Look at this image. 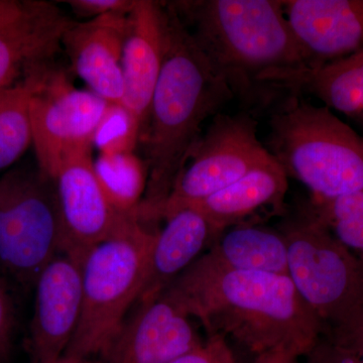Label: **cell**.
I'll list each match as a JSON object with an SVG mask.
<instances>
[{
  "instance_id": "4fadbf2b",
  "label": "cell",
  "mask_w": 363,
  "mask_h": 363,
  "mask_svg": "<svg viewBox=\"0 0 363 363\" xmlns=\"http://www.w3.org/2000/svg\"><path fill=\"white\" fill-rule=\"evenodd\" d=\"M128 21V14L116 13L82 23L71 21L62 37L73 71L108 104H123L121 60Z\"/></svg>"
},
{
  "instance_id": "3957f363",
  "label": "cell",
  "mask_w": 363,
  "mask_h": 363,
  "mask_svg": "<svg viewBox=\"0 0 363 363\" xmlns=\"http://www.w3.org/2000/svg\"><path fill=\"white\" fill-rule=\"evenodd\" d=\"M212 66L236 95H257L269 71L311 66L281 0H182L169 2Z\"/></svg>"
},
{
  "instance_id": "8992f818",
  "label": "cell",
  "mask_w": 363,
  "mask_h": 363,
  "mask_svg": "<svg viewBox=\"0 0 363 363\" xmlns=\"http://www.w3.org/2000/svg\"><path fill=\"white\" fill-rule=\"evenodd\" d=\"M279 230L288 250L289 278L328 335L363 306V264L308 205Z\"/></svg>"
},
{
  "instance_id": "4316f807",
  "label": "cell",
  "mask_w": 363,
  "mask_h": 363,
  "mask_svg": "<svg viewBox=\"0 0 363 363\" xmlns=\"http://www.w3.org/2000/svg\"><path fill=\"white\" fill-rule=\"evenodd\" d=\"M323 336L363 363V306L347 323Z\"/></svg>"
},
{
  "instance_id": "2e32d148",
  "label": "cell",
  "mask_w": 363,
  "mask_h": 363,
  "mask_svg": "<svg viewBox=\"0 0 363 363\" xmlns=\"http://www.w3.org/2000/svg\"><path fill=\"white\" fill-rule=\"evenodd\" d=\"M262 95L313 96L324 106L363 124V49L321 65L269 71L257 79Z\"/></svg>"
},
{
  "instance_id": "277c9868",
  "label": "cell",
  "mask_w": 363,
  "mask_h": 363,
  "mask_svg": "<svg viewBox=\"0 0 363 363\" xmlns=\"http://www.w3.org/2000/svg\"><path fill=\"white\" fill-rule=\"evenodd\" d=\"M267 123V152L312 199L363 191V136L328 107L288 94Z\"/></svg>"
},
{
  "instance_id": "5bb4252c",
  "label": "cell",
  "mask_w": 363,
  "mask_h": 363,
  "mask_svg": "<svg viewBox=\"0 0 363 363\" xmlns=\"http://www.w3.org/2000/svg\"><path fill=\"white\" fill-rule=\"evenodd\" d=\"M167 38L164 2L138 0L128 14L124 39L123 105L138 119L147 131L150 102L164 63Z\"/></svg>"
},
{
  "instance_id": "30bf717a",
  "label": "cell",
  "mask_w": 363,
  "mask_h": 363,
  "mask_svg": "<svg viewBox=\"0 0 363 363\" xmlns=\"http://www.w3.org/2000/svg\"><path fill=\"white\" fill-rule=\"evenodd\" d=\"M193 318L169 290L135 303L99 355L101 363H171L204 341Z\"/></svg>"
},
{
  "instance_id": "7c38bea8",
  "label": "cell",
  "mask_w": 363,
  "mask_h": 363,
  "mask_svg": "<svg viewBox=\"0 0 363 363\" xmlns=\"http://www.w3.org/2000/svg\"><path fill=\"white\" fill-rule=\"evenodd\" d=\"M82 262L60 252L35 281L30 363H56L70 345L82 313Z\"/></svg>"
},
{
  "instance_id": "8fae6325",
  "label": "cell",
  "mask_w": 363,
  "mask_h": 363,
  "mask_svg": "<svg viewBox=\"0 0 363 363\" xmlns=\"http://www.w3.org/2000/svg\"><path fill=\"white\" fill-rule=\"evenodd\" d=\"M52 179L58 198L62 252L83 260L126 219L136 217L118 213L108 201L95 174L91 150L67 157Z\"/></svg>"
},
{
  "instance_id": "9a60e30c",
  "label": "cell",
  "mask_w": 363,
  "mask_h": 363,
  "mask_svg": "<svg viewBox=\"0 0 363 363\" xmlns=\"http://www.w3.org/2000/svg\"><path fill=\"white\" fill-rule=\"evenodd\" d=\"M294 33L321 65L363 49V0H281Z\"/></svg>"
},
{
  "instance_id": "f546056e",
  "label": "cell",
  "mask_w": 363,
  "mask_h": 363,
  "mask_svg": "<svg viewBox=\"0 0 363 363\" xmlns=\"http://www.w3.org/2000/svg\"><path fill=\"white\" fill-rule=\"evenodd\" d=\"M28 0H0V28L18 18L25 11Z\"/></svg>"
},
{
  "instance_id": "9c48e42d",
  "label": "cell",
  "mask_w": 363,
  "mask_h": 363,
  "mask_svg": "<svg viewBox=\"0 0 363 363\" xmlns=\"http://www.w3.org/2000/svg\"><path fill=\"white\" fill-rule=\"evenodd\" d=\"M30 101L33 145L38 168L52 178L67 157L91 150L108 102L91 90L74 87L52 62L33 69Z\"/></svg>"
},
{
  "instance_id": "4dcf8cb0",
  "label": "cell",
  "mask_w": 363,
  "mask_h": 363,
  "mask_svg": "<svg viewBox=\"0 0 363 363\" xmlns=\"http://www.w3.org/2000/svg\"><path fill=\"white\" fill-rule=\"evenodd\" d=\"M298 358L288 352H272L255 358V363H298Z\"/></svg>"
},
{
  "instance_id": "7402d4cb",
  "label": "cell",
  "mask_w": 363,
  "mask_h": 363,
  "mask_svg": "<svg viewBox=\"0 0 363 363\" xmlns=\"http://www.w3.org/2000/svg\"><path fill=\"white\" fill-rule=\"evenodd\" d=\"M35 89L32 72L13 87L0 91V171L13 164L33 143L30 101Z\"/></svg>"
},
{
  "instance_id": "d6986e66",
  "label": "cell",
  "mask_w": 363,
  "mask_h": 363,
  "mask_svg": "<svg viewBox=\"0 0 363 363\" xmlns=\"http://www.w3.org/2000/svg\"><path fill=\"white\" fill-rule=\"evenodd\" d=\"M288 186L285 171L271 157L220 192L189 208L204 215L220 235L230 227L247 223L259 210L283 202Z\"/></svg>"
},
{
  "instance_id": "d4e9b609",
  "label": "cell",
  "mask_w": 363,
  "mask_h": 363,
  "mask_svg": "<svg viewBox=\"0 0 363 363\" xmlns=\"http://www.w3.org/2000/svg\"><path fill=\"white\" fill-rule=\"evenodd\" d=\"M16 322L13 297L0 272V363H6L11 357Z\"/></svg>"
},
{
  "instance_id": "44dd1931",
  "label": "cell",
  "mask_w": 363,
  "mask_h": 363,
  "mask_svg": "<svg viewBox=\"0 0 363 363\" xmlns=\"http://www.w3.org/2000/svg\"><path fill=\"white\" fill-rule=\"evenodd\" d=\"M95 174L108 201L118 213L138 217L149 180V168L135 152L99 154Z\"/></svg>"
},
{
  "instance_id": "484cf974",
  "label": "cell",
  "mask_w": 363,
  "mask_h": 363,
  "mask_svg": "<svg viewBox=\"0 0 363 363\" xmlns=\"http://www.w3.org/2000/svg\"><path fill=\"white\" fill-rule=\"evenodd\" d=\"M171 363H235V360L226 339L215 335Z\"/></svg>"
},
{
  "instance_id": "6da1fadb",
  "label": "cell",
  "mask_w": 363,
  "mask_h": 363,
  "mask_svg": "<svg viewBox=\"0 0 363 363\" xmlns=\"http://www.w3.org/2000/svg\"><path fill=\"white\" fill-rule=\"evenodd\" d=\"M167 290L209 336L231 339L255 358L306 357L323 327L285 274L220 269L200 257Z\"/></svg>"
},
{
  "instance_id": "e0dca14e",
  "label": "cell",
  "mask_w": 363,
  "mask_h": 363,
  "mask_svg": "<svg viewBox=\"0 0 363 363\" xmlns=\"http://www.w3.org/2000/svg\"><path fill=\"white\" fill-rule=\"evenodd\" d=\"M71 21L55 4L28 0L23 13L0 28V91L52 61Z\"/></svg>"
},
{
  "instance_id": "83f0119b",
  "label": "cell",
  "mask_w": 363,
  "mask_h": 363,
  "mask_svg": "<svg viewBox=\"0 0 363 363\" xmlns=\"http://www.w3.org/2000/svg\"><path fill=\"white\" fill-rule=\"evenodd\" d=\"M65 4L77 16L91 20L105 14H130L138 0H68Z\"/></svg>"
},
{
  "instance_id": "ba28073f",
  "label": "cell",
  "mask_w": 363,
  "mask_h": 363,
  "mask_svg": "<svg viewBox=\"0 0 363 363\" xmlns=\"http://www.w3.org/2000/svg\"><path fill=\"white\" fill-rule=\"evenodd\" d=\"M257 130L259 123L250 112L216 114L190 152L157 221L220 192L269 159Z\"/></svg>"
},
{
  "instance_id": "f1b7e54d",
  "label": "cell",
  "mask_w": 363,
  "mask_h": 363,
  "mask_svg": "<svg viewBox=\"0 0 363 363\" xmlns=\"http://www.w3.org/2000/svg\"><path fill=\"white\" fill-rule=\"evenodd\" d=\"M306 357L307 363H360L357 357L323 335Z\"/></svg>"
},
{
  "instance_id": "1f68e13d",
  "label": "cell",
  "mask_w": 363,
  "mask_h": 363,
  "mask_svg": "<svg viewBox=\"0 0 363 363\" xmlns=\"http://www.w3.org/2000/svg\"><path fill=\"white\" fill-rule=\"evenodd\" d=\"M56 363H101L100 362H95V360L91 359V358H78L66 357L64 355L63 357L60 358L58 362Z\"/></svg>"
},
{
  "instance_id": "ac0fdd59",
  "label": "cell",
  "mask_w": 363,
  "mask_h": 363,
  "mask_svg": "<svg viewBox=\"0 0 363 363\" xmlns=\"http://www.w3.org/2000/svg\"><path fill=\"white\" fill-rule=\"evenodd\" d=\"M164 222L150 247L142 292L136 303L159 297L219 238L212 224L194 208L181 210Z\"/></svg>"
},
{
  "instance_id": "52a82bcc",
  "label": "cell",
  "mask_w": 363,
  "mask_h": 363,
  "mask_svg": "<svg viewBox=\"0 0 363 363\" xmlns=\"http://www.w3.org/2000/svg\"><path fill=\"white\" fill-rule=\"evenodd\" d=\"M62 252L54 181L39 168L14 169L0 178V269L20 285L35 281Z\"/></svg>"
},
{
  "instance_id": "ffe728a7",
  "label": "cell",
  "mask_w": 363,
  "mask_h": 363,
  "mask_svg": "<svg viewBox=\"0 0 363 363\" xmlns=\"http://www.w3.org/2000/svg\"><path fill=\"white\" fill-rule=\"evenodd\" d=\"M201 257L220 269L288 276V250L283 234L279 229L250 222L224 230Z\"/></svg>"
},
{
  "instance_id": "603a6c76",
  "label": "cell",
  "mask_w": 363,
  "mask_h": 363,
  "mask_svg": "<svg viewBox=\"0 0 363 363\" xmlns=\"http://www.w3.org/2000/svg\"><path fill=\"white\" fill-rule=\"evenodd\" d=\"M308 206L363 264V191L333 199H311Z\"/></svg>"
},
{
  "instance_id": "cb8c5ba5",
  "label": "cell",
  "mask_w": 363,
  "mask_h": 363,
  "mask_svg": "<svg viewBox=\"0 0 363 363\" xmlns=\"http://www.w3.org/2000/svg\"><path fill=\"white\" fill-rule=\"evenodd\" d=\"M143 140L142 124L125 106L109 104L93 140L99 154L133 152Z\"/></svg>"
},
{
  "instance_id": "5b68a950",
  "label": "cell",
  "mask_w": 363,
  "mask_h": 363,
  "mask_svg": "<svg viewBox=\"0 0 363 363\" xmlns=\"http://www.w3.org/2000/svg\"><path fill=\"white\" fill-rule=\"evenodd\" d=\"M156 231L130 217L82 262V313L66 357H99L142 292Z\"/></svg>"
},
{
  "instance_id": "7a4b0ae2",
  "label": "cell",
  "mask_w": 363,
  "mask_h": 363,
  "mask_svg": "<svg viewBox=\"0 0 363 363\" xmlns=\"http://www.w3.org/2000/svg\"><path fill=\"white\" fill-rule=\"evenodd\" d=\"M167 6L164 63L150 102L145 140L149 180L138 210L143 223L156 222L209 117L235 97L173 7Z\"/></svg>"
}]
</instances>
